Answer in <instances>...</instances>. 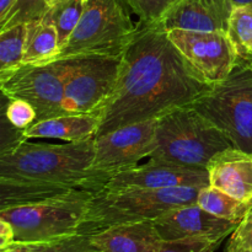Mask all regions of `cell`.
I'll return each mask as SVG.
<instances>
[{
  "label": "cell",
  "instance_id": "cell-6",
  "mask_svg": "<svg viewBox=\"0 0 252 252\" xmlns=\"http://www.w3.org/2000/svg\"><path fill=\"white\" fill-rule=\"evenodd\" d=\"M130 12L126 0H86L75 31L56 59L84 54H123L137 31Z\"/></svg>",
  "mask_w": 252,
  "mask_h": 252
},
{
  "label": "cell",
  "instance_id": "cell-25",
  "mask_svg": "<svg viewBox=\"0 0 252 252\" xmlns=\"http://www.w3.org/2000/svg\"><path fill=\"white\" fill-rule=\"evenodd\" d=\"M143 24H160L179 0H126Z\"/></svg>",
  "mask_w": 252,
  "mask_h": 252
},
{
  "label": "cell",
  "instance_id": "cell-13",
  "mask_svg": "<svg viewBox=\"0 0 252 252\" xmlns=\"http://www.w3.org/2000/svg\"><path fill=\"white\" fill-rule=\"evenodd\" d=\"M153 223L162 240L204 239L224 241L239 225L235 221L213 216L197 203L171 209Z\"/></svg>",
  "mask_w": 252,
  "mask_h": 252
},
{
  "label": "cell",
  "instance_id": "cell-35",
  "mask_svg": "<svg viewBox=\"0 0 252 252\" xmlns=\"http://www.w3.org/2000/svg\"><path fill=\"white\" fill-rule=\"evenodd\" d=\"M0 252H2V251H0Z\"/></svg>",
  "mask_w": 252,
  "mask_h": 252
},
{
  "label": "cell",
  "instance_id": "cell-14",
  "mask_svg": "<svg viewBox=\"0 0 252 252\" xmlns=\"http://www.w3.org/2000/svg\"><path fill=\"white\" fill-rule=\"evenodd\" d=\"M233 0H179L160 22L165 30L228 31Z\"/></svg>",
  "mask_w": 252,
  "mask_h": 252
},
{
  "label": "cell",
  "instance_id": "cell-16",
  "mask_svg": "<svg viewBox=\"0 0 252 252\" xmlns=\"http://www.w3.org/2000/svg\"><path fill=\"white\" fill-rule=\"evenodd\" d=\"M90 238L96 252H159L162 245L153 221L111 226Z\"/></svg>",
  "mask_w": 252,
  "mask_h": 252
},
{
  "label": "cell",
  "instance_id": "cell-18",
  "mask_svg": "<svg viewBox=\"0 0 252 252\" xmlns=\"http://www.w3.org/2000/svg\"><path fill=\"white\" fill-rule=\"evenodd\" d=\"M26 43L22 64H42L56 61L61 52L58 32L46 20L27 22Z\"/></svg>",
  "mask_w": 252,
  "mask_h": 252
},
{
  "label": "cell",
  "instance_id": "cell-22",
  "mask_svg": "<svg viewBox=\"0 0 252 252\" xmlns=\"http://www.w3.org/2000/svg\"><path fill=\"white\" fill-rule=\"evenodd\" d=\"M19 252H96L90 235L73 234L43 243H14Z\"/></svg>",
  "mask_w": 252,
  "mask_h": 252
},
{
  "label": "cell",
  "instance_id": "cell-12",
  "mask_svg": "<svg viewBox=\"0 0 252 252\" xmlns=\"http://www.w3.org/2000/svg\"><path fill=\"white\" fill-rule=\"evenodd\" d=\"M209 186L207 169L180 166L172 162L150 159L147 164L113 174L103 189L139 187V189H177Z\"/></svg>",
  "mask_w": 252,
  "mask_h": 252
},
{
  "label": "cell",
  "instance_id": "cell-8",
  "mask_svg": "<svg viewBox=\"0 0 252 252\" xmlns=\"http://www.w3.org/2000/svg\"><path fill=\"white\" fill-rule=\"evenodd\" d=\"M122 56L84 54L65 58L68 73L64 86V113H100L117 85Z\"/></svg>",
  "mask_w": 252,
  "mask_h": 252
},
{
  "label": "cell",
  "instance_id": "cell-19",
  "mask_svg": "<svg viewBox=\"0 0 252 252\" xmlns=\"http://www.w3.org/2000/svg\"><path fill=\"white\" fill-rule=\"evenodd\" d=\"M197 204L213 216L235 223H240L252 211V201H240L211 185L199 189Z\"/></svg>",
  "mask_w": 252,
  "mask_h": 252
},
{
  "label": "cell",
  "instance_id": "cell-3",
  "mask_svg": "<svg viewBox=\"0 0 252 252\" xmlns=\"http://www.w3.org/2000/svg\"><path fill=\"white\" fill-rule=\"evenodd\" d=\"M201 189H102L89 202L78 233L93 235L115 225L154 221L171 209L197 203Z\"/></svg>",
  "mask_w": 252,
  "mask_h": 252
},
{
  "label": "cell",
  "instance_id": "cell-27",
  "mask_svg": "<svg viewBox=\"0 0 252 252\" xmlns=\"http://www.w3.org/2000/svg\"><path fill=\"white\" fill-rule=\"evenodd\" d=\"M223 241L204 240V239H181V240H162L159 252H214Z\"/></svg>",
  "mask_w": 252,
  "mask_h": 252
},
{
  "label": "cell",
  "instance_id": "cell-33",
  "mask_svg": "<svg viewBox=\"0 0 252 252\" xmlns=\"http://www.w3.org/2000/svg\"><path fill=\"white\" fill-rule=\"evenodd\" d=\"M57 1H58V0H46V2H47V5H48V7L52 6V5L56 4Z\"/></svg>",
  "mask_w": 252,
  "mask_h": 252
},
{
  "label": "cell",
  "instance_id": "cell-9",
  "mask_svg": "<svg viewBox=\"0 0 252 252\" xmlns=\"http://www.w3.org/2000/svg\"><path fill=\"white\" fill-rule=\"evenodd\" d=\"M68 59L42 64H21L0 75V89L5 97L25 100L33 106L37 120L64 115V86Z\"/></svg>",
  "mask_w": 252,
  "mask_h": 252
},
{
  "label": "cell",
  "instance_id": "cell-1",
  "mask_svg": "<svg viewBox=\"0 0 252 252\" xmlns=\"http://www.w3.org/2000/svg\"><path fill=\"white\" fill-rule=\"evenodd\" d=\"M211 86L187 63L161 24L138 21L123 52L117 85L98 113L96 135L192 105Z\"/></svg>",
  "mask_w": 252,
  "mask_h": 252
},
{
  "label": "cell",
  "instance_id": "cell-10",
  "mask_svg": "<svg viewBox=\"0 0 252 252\" xmlns=\"http://www.w3.org/2000/svg\"><path fill=\"white\" fill-rule=\"evenodd\" d=\"M167 37L206 83L214 85L230 74L239 52L223 31L166 30Z\"/></svg>",
  "mask_w": 252,
  "mask_h": 252
},
{
  "label": "cell",
  "instance_id": "cell-31",
  "mask_svg": "<svg viewBox=\"0 0 252 252\" xmlns=\"http://www.w3.org/2000/svg\"><path fill=\"white\" fill-rule=\"evenodd\" d=\"M234 5H248V4H252V0H233Z\"/></svg>",
  "mask_w": 252,
  "mask_h": 252
},
{
  "label": "cell",
  "instance_id": "cell-23",
  "mask_svg": "<svg viewBox=\"0 0 252 252\" xmlns=\"http://www.w3.org/2000/svg\"><path fill=\"white\" fill-rule=\"evenodd\" d=\"M226 33L239 53L249 52L252 46V4L234 7Z\"/></svg>",
  "mask_w": 252,
  "mask_h": 252
},
{
  "label": "cell",
  "instance_id": "cell-24",
  "mask_svg": "<svg viewBox=\"0 0 252 252\" xmlns=\"http://www.w3.org/2000/svg\"><path fill=\"white\" fill-rule=\"evenodd\" d=\"M47 10L46 0H17L6 17L0 21V30L42 19Z\"/></svg>",
  "mask_w": 252,
  "mask_h": 252
},
{
  "label": "cell",
  "instance_id": "cell-32",
  "mask_svg": "<svg viewBox=\"0 0 252 252\" xmlns=\"http://www.w3.org/2000/svg\"><path fill=\"white\" fill-rule=\"evenodd\" d=\"M0 251H2V252H19V250H17V249L15 248L12 244L10 246H7L6 249H4V250H0Z\"/></svg>",
  "mask_w": 252,
  "mask_h": 252
},
{
  "label": "cell",
  "instance_id": "cell-26",
  "mask_svg": "<svg viewBox=\"0 0 252 252\" xmlns=\"http://www.w3.org/2000/svg\"><path fill=\"white\" fill-rule=\"evenodd\" d=\"M4 116L15 128L20 130L29 128L37 120L33 106L27 101L17 100V98H7Z\"/></svg>",
  "mask_w": 252,
  "mask_h": 252
},
{
  "label": "cell",
  "instance_id": "cell-11",
  "mask_svg": "<svg viewBox=\"0 0 252 252\" xmlns=\"http://www.w3.org/2000/svg\"><path fill=\"white\" fill-rule=\"evenodd\" d=\"M158 118L123 126L95 137L91 170L108 177L137 166L154 147Z\"/></svg>",
  "mask_w": 252,
  "mask_h": 252
},
{
  "label": "cell",
  "instance_id": "cell-29",
  "mask_svg": "<svg viewBox=\"0 0 252 252\" xmlns=\"http://www.w3.org/2000/svg\"><path fill=\"white\" fill-rule=\"evenodd\" d=\"M15 243V233L10 223L4 219H0V250H4L7 246Z\"/></svg>",
  "mask_w": 252,
  "mask_h": 252
},
{
  "label": "cell",
  "instance_id": "cell-7",
  "mask_svg": "<svg viewBox=\"0 0 252 252\" xmlns=\"http://www.w3.org/2000/svg\"><path fill=\"white\" fill-rule=\"evenodd\" d=\"M95 192L76 191L59 198L0 209V219L12 226L15 243H43L79 230Z\"/></svg>",
  "mask_w": 252,
  "mask_h": 252
},
{
  "label": "cell",
  "instance_id": "cell-15",
  "mask_svg": "<svg viewBox=\"0 0 252 252\" xmlns=\"http://www.w3.org/2000/svg\"><path fill=\"white\" fill-rule=\"evenodd\" d=\"M209 185L240 201H252V154L230 147L207 165Z\"/></svg>",
  "mask_w": 252,
  "mask_h": 252
},
{
  "label": "cell",
  "instance_id": "cell-5",
  "mask_svg": "<svg viewBox=\"0 0 252 252\" xmlns=\"http://www.w3.org/2000/svg\"><path fill=\"white\" fill-rule=\"evenodd\" d=\"M192 107L216 126L234 148L252 154V54L239 53L224 80L199 96Z\"/></svg>",
  "mask_w": 252,
  "mask_h": 252
},
{
  "label": "cell",
  "instance_id": "cell-34",
  "mask_svg": "<svg viewBox=\"0 0 252 252\" xmlns=\"http://www.w3.org/2000/svg\"><path fill=\"white\" fill-rule=\"evenodd\" d=\"M249 52H250V53H251V54H252V46H251V47H250V49H249Z\"/></svg>",
  "mask_w": 252,
  "mask_h": 252
},
{
  "label": "cell",
  "instance_id": "cell-17",
  "mask_svg": "<svg viewBox=\"0 0 252 252\" xmlns=\"http://www.w3.org/2000/svg\"><path fill=\"white\" fill-rule=\"evenodd\" d=\"M100 126L98 113L90 115H64L36 121L22 130L25 139L53 138L64 142H81L95 137Z\"/></svg>",
  "mask_w": 252,
  "mask_h": 252
},
{
  "label": "cell",
  "instance_id": "cell-4",
  "mask_svg": "<svg viewBox=\"0 0 252 252\" xmlns=\"http://www.w3.org/2000/svg\"><path fill=\"white\" fill-rule=\"evenodd\" d=\"M230 147L228 138L189 105L158 118L149 158L180 166L207 169L214 155Z\"/></svg>",
  "mask_w": 252,
  "mask_h": 252
},
{
  "label": "cell",
  "instance_id": "cell-30",
  "mask_svg": "<svg viewBox=\"0 0 252 252\" xmlns=\"http://www.w3.org/2000/svg\"><path fill=\"white\" fill-rule=\"evenodd\" d=\"M16 1L17 0H0V21L6 17V15L9 14Z\"/></svg>",
  "mask_w": 252,
  "mask_h": 252
},
{
  "label": "cell",
  "instance_id": "cell-21",
  "mask_svg": "<svg viewBox=\"0 0 252 252\" xmlns=\"http://www.w3.org/2000/svg\"><path fill=\"white\" fill-rule=\"evenodd\" d=\"M27 25L0 30V75L19 68L24 62Z\"/></svg>",
  "mask_w": 252,
  "mask_h": 252
},
{
  "label": "cell",
  "instance_id": "cell-28",
  "mask_svg": "<svg viewBox=\"0 0 252 252\" xmlns=\"http://www.w3.org/2000/svg\"><path fill=\"white\" fill-rule=\"evenodd\" d=\"M225 252H252V211L233 231Z\"/></svg>",
  "mask_w": 252,
  "mask_h": 252
},
{
  "label": "cell",
  "instance_id": "cell-20",
  "mask_svg": "<svg viewBox=\"0 0 252 252\" xmlns=\"http://www.w3.org/2000/svg\"><path fill=\"white\" fill-rule=\"evenodd\" d=\"M86 0H58L48 7L42 19L53 25L58 32L61 49L66 43L84 14Z\"/></svg>",
  "mask_w": 252,
  "mask_h": 252
},
{
  "label": "cell",
  "instance_id": "cell-2",
  "mask_svg": "<svg viewBox=\"0 0 252 252\" xmlns=\"http://www.w3.org/2000/svg\"><path fill=\"white\" fill-rule=\"evenodd\" d=\"M95 137L63 144L20 139L0 149V179L17 181L70 182L98 192L107 176L91 170Z\"/></svg>",
  "mask_w": 252,
  "mask_h": 252
}]
</instances>
